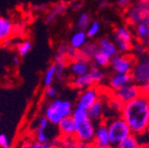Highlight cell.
<instances>
[{"instance_id":"cell-8","label":"cell","mask_w":149,"mask_h":148,"mask_svg":"<svg viewBox=\"0 0 149 148\" xmlns=\"http://www.w3.org/2000/svg\"><path fill=\"white\" fill-rule=\"evenodd\" d=\"M100 97V89L98 88V86H93V87L87 88L85 90L80 91L79 95H78L77 102H76V106L74 107L88 111L89 108H90Z\"/></svg>"},{"instance_id":"cell-13","label":"cell","mask_w":149,"mask_h":148,"mask_svg":"<svg viewBox=\"0 0 149 148\" xmlns=\"http://www.w3.org/2000/svg\"><path fill=\"white\" fill-rule=\"evenodd\" d=\"M130 82H133L132 81V76L130 75L111 73L107 78L106 85H107L110 92H113V91H116L118 89H120V88H122L123 86L127 85Z\"/></svg>"},{"instance_id":"cell-46","label":"cell","mask_w":149,"mask_h":148,"mask_svg":"<svg viewBox=\"0 0 149 148\" xmlns=\"http://www.w3.org/2000/svg\"><path fill=\"white\" fill-rule=\"evenodd\" d=\"M110 148H116V147H115V146H112V147H110Z\"/></svg>"},{"instance_id":"cell-40","label":"cell","mask_w":149,"mask_h":148,"mask_svg":"<svg viewBox=\"0 0 149 148\" xmlns=\"http://www.w3.org/2000/svg\"><path fill=\"white\" fill-rule=\"evenodd\" d=\"M109 5L110 4H109V2H108L107 0H100L98 6H100V8L105 9V8H108V7H109Z\"/></svg>"},{"instance_id":"cell-12","label":"cell","mask_w":149,"mask_h":148,"mask_svg":"<svg viewBox=\"0 0 149 148\" xmlns=\"http://www.w3.org/2000/svg\"><path fill=\"white\" fill-rule=\"evenodd\" d=\"M91 65H92L91 60L87 59L86 57H84L81 54L76 60H72L68 63L70 74L74 78V77H79V76H83L85 74H88L91 68Z\"/></svg>"},{"instance_id":"cell-47","label":"cell","mask_w":149,"mask_h":148,"mask_svg":"<svg viewBox=\"0 0 149 148\" xmlns=\"http://www.w3.org/2000/svg\"><path fill=\"white\" fill-rule=\"evenodd\" d=\"M147 132H148V133H149V125H148V131H147Z\"/></svg>"},{"instance_id":"cell-26","label":"cell","mask_w":149,"mask_h":148,"mask_svg":"<svg viewBox=\"0 0 149 148\" xmlns=\"http://www.w3.org/2000/svg\"><path fill=\"white\" fill-rule=\"evenodd\" d=\"M140 142L138 137L135 135H130L128 137H126L125 139H123L120 143L117 144L115 147L116 148H140Z\"/></svg>"},{"instance_id":"cell-18","label":"cell","mask_w":149,"mask_h":148,"mask_svg":"<svg viewBox=\"0 0 149 148\" xmlns=\"http://www.w3.org/2000/svg\"><path fill=\"white\" fill-rule=\"evenodd\" d=\"M58 130L60 136L62 137H74L77 132V124L72 116L66 117L58 124Z\"/></svg>"},{"instance_id":"cell-25","label":"cell","mask_w":149,"mask_h":148,"mask_svg":"<svg viewBox=\"0 0 149 148\" xmlns=\"http://www.w3.org/2000/svg\"><path fill=\"white\" fill-rule=\"evenodd\" d=\"M92 16H91L90 13L83 12L79 15L77 21H76V28L77 30H84L86 31V29L88 28V26L92 22Z\"/></svg>"},{"instance_id":"cell-10","label":"cell","mask_w":149,"mask_h":148,"mask_svg":"<svg viewBox=\"0 0 149 148\" xmlns=\"http://www.w3.org/2000/svg\"><path fill=\"white\" fill-rule=\"evenodd\" d=\"M76 124H77V132H76L74 138L79 142H92L96 126L90 118L76 123Z\"/></svg>"},{"instance_id":"cell-35","label":"cell","mask_w":149,"mask_h":148,"mask_svg":"<svg viewBox=\"0 0 149 148\" xmlns=\"http://www.w3.org/2000/svg\"><path fill=\"white\" fill-rule=\"evenodd\" d=\"M57 94H58V89H57V87H55L54 85L45 88V96H46L47 98L54 100V98H56Z\"/></svg>"},{"instance_id":"cell-19","label":"cell","mask_w":149,"mask_h":148,"mask_svg":"<svg viewBox=\"0 0 149 148\" xmlns=\"http://www.w3.org/2000/svg\"><path fill=\"white\" fill-rule=\"evenodd\" d=\"M68 9V4L65 2H58L55 5L51 7L50 13L46 16V23L47 24H53L54 22H56V20L59 17L63 16L66 13V10Z\"/></svg>"},{"instance_id":"cell-28","label":"cell","mask_w":149,"mask_h":148,"mask_svg":"<svg viewBox=\"0 0 149 148\" xmlns=\"http://www.w3.org/2000/svg\"><path fill=\"white\" fill-rule=\"evenodd\" d=\"M31 49H32V43L29 39H25L23 42L19 43L16 46L17 53L20 57H25L31 51Z\"/></svg>"},{"instance_id":"cell-37","label":"cell","mask_w":149,"mask_h":148,"mask_svg":"<svg viewBox=\"0 0 149 148\" xmlns=\"http://www.w3.org/2000/svg\"><path fill=\"white\" fill-rule=\"evenodd\" d=\"M0 146L2 148H12L9 144L8 138L4 134H0Z\"/></svg>"},{"instance_id":"cell-38","label":"cell","mask_w":149,"mask_h":148,"mask_svg":"<svg viewBox=\"0 0 149 148\" xmlns=\"http://www.w3.org/2000/svg\"><path fill=\"white\" fill-rule=\"evenodd\" d=\"M32 148H53L51 142L49 143H40V142H34L32 144Z\"/></svg>"},{"instance_id":"cell-3","label":"cell","mask_w":149,"mask_h":148,"mask_svg":"<svg viewBox=\"0 0 149 148\" xmlns=\"http://www.w3.org/2000/svg\"><path fill=\"white\" fill-rule=\"evenodd\" d=\"M130 76L132 81L141 88L142 94L149 95V52L136 57Z\"/></svg>"},{"instance_id":"cell-30","label":"cell","mask_w":149,"mask_h":148,"mask_svg":"<svg viewBox=\"0 0 149 148\" xmlns=\"http://www.w3.org/2000/svg\"><path fill=\"white\" fill-rule=\"evenodd\" d=\"M100 30H102V25H100V23L98 21H94V20H93L90 25L88 26V28L86 29L87 36L90 39L95 38L100 33Z\"/></svg>"},{"instance_id":"cell-15","label":"cell","mask_w":149,"mask_h":148,"mask_svg":"<svg viewBox=\"0 0 149 148\" xmlns=\"http://www.w3.org/2000/svg\"><path fill=\"white\" fill-rule=\"evenodd\" d=\"M98 45V50L100 53L105 54L106 56L112 59L114 58L116 55H118V49H117L116 45L114 44V42L112 40V38L108 36H102L96 40Z\"/></svg>"},{"instance_id":"cell-21","label":"cell","mask_w":149,"mask_h":148,"mask_svg":"<svg viewBox=\"0 0 149 148\" xmlns=\"http://www.w3.org/2000/svg\"><path fill=\"white\" fill-rule=\"evenodd\" d=\"M70 84L74 88V89H78V90L82 91L85 90L87 88L93 87L94 85V82H93L91 76L88 74H85L83 76H79V77H74L72 78V80L70 81Z\"/></svg>"},{"instance_id":"cell-33","label":"cell","mask_w":149,"mask_h":148,"mask_svg":"<svg viewBox=\"0 0 149 148\" xmlns=\"http://www.w3.org/2000/svg\"><path fill=\"white\" fill-rule=\"evenodd\" d=\"M79 141L74 137H62V143L58 148H78Z\"/></svg>"},{"instance_id":"cell-11","label":"cell","mask_w":149,"mask_h":148,"mask_svg":"<svg viewBox=\"0 0 149 148\" xmlns=\"http://www.w3.org/2000/svg\"><path fill=\"white\" fill-rule=\"evenodd\" d=\"M92 144L94 148H110L112 147V142L110 139L109 131H108L106 121L100 122L96 125L95 134L93 138Z\"/></svg>"},{"instance_id":"cell-20","label":"cell","mask_w":149,"mask_h":148,"mask_svg":"<svg viewBox=\"0 0 149 148\" xmlns=\"http://www.w3.org/2000/svg\"><path fill=\"white\" fill-rule=\"evenodd\" d=\"M89 37L87 36L86 31L84 30H76L72 34L70 38V46L72 48L76 49L78 51H81L82 49L84 48V46L89 42Z\"/></svg>"},{"instance_id":"cell-42","label":"cell","mask_w":149,"mask_h":148,"mask_svg":"<svg viewBox=\"0 0 149 148\" xmlns=\"http://www.w3.org/2000/svg\"><path fill=\"white\" fill-rule=\"evenodd\" d=\"M82 6H83V3H82V2L74 3V4L72 5V9H74V10H76V12H77V10H80V9L82 8Z\"/></svg>"},{"instance_id":"cell-24","label":"cell","mask_w":149,"mask_h":148,"mask_svg":"<svg viewBox=\"0 0 149 148\" xmlns=\"http://www.w3.org/2000/svg\"><path fill=\"white\" fill-rule=\"evenodd\" d=\"M98 51L100 50H98L97 42L96 40H89L80 52H81V54L84 57H86L89 60H92V58L95 56V54Z\"/></svg>"},{"instance_id":"cell-23","label":"cell","mask_w":149,"mask_h":148,"mask_svg":"<svg viewBox=\"0 0 149 148\" xmlns=\"http://www.w3.org/2000/svg\"><path fill=\"white\" fill-rule=\"evenodd\" d=\"M56 76H57V66H56L55 63H52V64L49 65V67L47 68L44 76H42V85H44V87L47 88L53 85Z\"/></svg>"},{"instance_id":"cell-14","label":"cell","mask_w":149,"mask_h":148,"mask_svg":"<svg viewBox=\"0 0 149 148\" xmlns=\"http://www.w3.org/2000/svg\"><path fill=\"white\" fill-rule=\"evenodd\" d=\"M108 106V103L102 97H100L92 106L88 109V117L93 122H102L105 121V109Z\"/></svg>"},{"instance_id":"cell-48","label":"cell","mask_w":149,"mask_h":148,"mask_svg":"<svg viewBox=\"0 0 149 148\" xmlns=\"http://www.w3.org/2000/svg\"><path fill=\"white\" fill-rule=\"evenodd\" d=\"M18 148H23V147H18Z\"/></svg>"},{"instance_id":"cell-32","label":"cell","mask_w":149,"mask_h":148,"mask_svg":"<svg viewBox=\"0 0 149 148\" xmlns=\"http://www.w3.org/2000/svg\"><path fill=\"white\" fill-rule=\"evenodd\" d=\"M123 106L124 105L122 104L120 101H118L117 98L112 96L111 92H110V100H109V102H108V107H109L110 109H112L113 111H115L116 113H118L119 115H120L121 111L123 109Z\"/></svg>"},{"instance_id":"cell-9","label":"cell","mask_w":149,"mask_h":148,"mask_svg":"<svg viewBox=\"0 0 149 148\" xmlns=\"http://www.w3.org/2000/svg\"><path fill=\"white\" fill-rule=\"evenodd\" d=\"M141 94H142L141 88L138 85H136L134 82H130L127 85L123 86V87L118 89V90L111 92L112 96L117 98L118 101H120L123 105L134 101L135 98H137V97L140 96Z\"/></svg>"},{"instance_id":"cell-34","label":"cell","mask_w":149,"mask_h":148,"mask_svg":"<svg viewBox=\"0 0 149 148\" xmlns=\"http://www.w3.org/2000/svg\"><path fill=\"white\" fill-rule=\"evenodd\" d=\"M35 137H36V142H40V143H49V142L52 141L51 138H50V136L47 135L46 131L36 130Z\"/></svg>"},{"instance_id":"cell-22","label":"cell","mask_w":149,"mask_h":148,"mask_svg":"<svg viewBox=\"0 0 149 148\" xmlns=\"http://www.w3.org/2000/svg\"><path fill=\"white\" fill-rule=\"evenodd\" d=\"M89 75L92 78L93 82H94V85L100 86L102 85L104 82L107 81L108 76L106 75V72L104 68H100V67L96 66V65H91V68L89 71Z\"/></svg>"},{"instance_id":"cell-1","label":"cell","mask_w":149,"mask_h":148,"mask_svg":"<svg viewBox=\"0 0 149 148\" xmlns=\"http://www.w3.org/2000/svg\"><path fill=\"white\" fill-rule=\"evenodd\" d=\"M120 116L130 126L132 134L139 137L148 131L149 95L141 94L123 106Z\"/></svg>"},{"instance_id":"cell-27","label":"cell","mask_w":149,"mask_h":148,"mask_svg":"<svg viewBox=\"0 0 149 148\" xmlns=\"http://www.w3.org/2000/svg\"><path fill=\"white\" fill-rule=\"evenodd\" d=\"M93 65H96V66L100 67V68H108L110 66V63H111V59H110L108 56H106L105 54L100 53V51L95 54V56L92 58L91 60Z\"/></svg>"},{"instance_id":"cell-31","label":"cell","mask_w":149,"mask_h":148,"mask_svg":"<svg viewBox=\"0 0 149 148\" xmlns=\"http://www.w3.org/2000/svg\"><path fill=\"white\" fill-rule=\"evenodd\" d=\"M72 117L74 118V122H76V123L81 122V121L86 120V119H88V118H89L88 117V111H87V110L80 109V108L74 107Z\"/></svg>"},{"instance_id":"cell-6","label":"cell","mask_w":149,"mask_h":148,"mask_svg":"<svg viewBox=\"0 0 149 148\" xmlns=\"http://www.w3.org/2000/svg\"><path fill=\"white\" fill-rule=\"evenodd\" d=\"M149 18V0H135L124 10V20L130 28Z\"/></svg>"},{"instance_id":"cell-4","label":"cell","mask_w":149,"mask_h":148,"mask_svg":"<svg viewBox=\"0 0 149 148\" xmlns=\"http://www.w3.org/2000/svg\"><path fill=\"white\" fill-rule=\"evenodd\" d=\"M112 40L116 45L118 52L121 54L132 53V49L135 42V36L132 28L127 24L118 25L113 29L111 36Z\"/></svg>"},{"instance_id":"cell-44","label":"cell","mask_w":149,"mask_h":148,"mask_svg":"<svg viewBox=\"0 0 149 148\" xmlns=\"http://www.w3.org/2000/svg\"><path fill=\"white\" fill-rule=\"evenodd\" d=\"M140 148H149V144H141Z\"/></svg>"},{"instance_id":"cell-39","label":"cell","mask_w":149,"mask_h":148,"mask_svg":"<svg viewBox=\"0 0 149 148\" xmlns=\"http://www.w3.org/2000/svg\"><path fill=\"white\" fill-rule=\"evenodd\" d=\"M78 148H94L92 142H79Z\"/></svg>"},{"instance_id":"cell-16","label":"cell","mask_w":149,"mask_h":148,"mask_svg":"<svg viewBox=\"0 0 149 148\" xmlns=\"http://www.w3.org/2000/svg\"><path fill=\"white\" fill-rule=\"evenodd\" d=\"M132 30H133L134 36H135V40L147 45L149 39V18L132 27Z\"/></svg>"},{"instance_id":"cell-2","label":"cell","mask_w":149,"mask_h":148,"mask_svg":"<svg viewBox=\"0 0 149 148\" xmlns=\"http://www.w3.org/2000/svg\"><path fill=\"white\" fill-rule=\"evenodd\" d=\"M72 103L63 98H54L49 102L45 110V117L52 125H57L66 117L72 115L74 112Z\"/></svg>"},{"instance_id":"cell-45","label":"cell","mask_w":149,"mask_h":148,"mask_svg":"<svg viewBox=\"0 0 149 148\" xmlns=\"http://www.w3.org/2000/svg\"><path fill=\"white\" fill-rule=\"evenodd\" d=\"M147 46H148V49H149V39H148V43H147Z\"/></svg>"},{"instance_id":"cell-41","label":"cell","mask_w":149,"mask_h":148,"mask_svg":"<svg viewBox=\"0 0 149 148\" xmlns=\"http://www.w3.org/2000/svg\"><path fill=\"white\" fill-rule=\"evenodd\" d=\"M12 45H13V40H12V38L6 39V40H4V42L2 43V46L4 47L5 49H9V48H10V47H12Z\"/></svg>"},{"instance_id":"cell-36","label":"cell","mask_w":149,"mask_h":148,"mask_svg":"<svg viewBox=\"0 0 149 148\" xmlns=\"http://www.w3.org/2000/svg\"><path fill=\"white\" fill-rule=\"evenodd\" d=\"M134 2H135V0H117L116 5L118 6V8L125 10V9H127Z\"/></svg>"},{"instance_id":"cell-17","label":"cell","mask_w":149,"mask_h":148,"mask_svg":"<svg viewBox=\"0 0 149 148\" xmlns=\"http://www.w3.org/2000/svg\"><path fill=\"white\" fill-rule=\"evenodd\" d=\"M15 33V24L8 18L0 16V45L6 39L10 38Z\"/></svg>"},{"instance_id":"cell-29","label":"cell","mask_w":149,"mask_h":148,"mask_svg":"<svg viewBox=\"0 0 149 148\" xmlns=\"http://www.w3.org/2000/svg\"><path fill=\"white\" fill-rule=\"evenodd\" d=\"M147 52H149V49L146 44L138 42V40H135V42H134L133 49H132V54H133L135 57L142 56V55H144V54H146Z\"/></svg>"},{"instance_id":"cell-7","label":"cell","mask_w":149,"mask_h":148,"mask_svg":"<svg viewBox=\"0 0 149 148\" xmlns=\"http://www.w3.org/2000/svg\"><path fill=\"white\" fill-rule=\"evenodd\" d=\"M136 57L132 53L130 54H121L119 53L114 58L111 59L109 68L111 73L114 74H124L130 75L134 68Z\"/></svg>"},{"instance_id":"cell-5","label":"cell","mask_w":149,"mask_h":148,"mask_svg":"<svg viewBox=\"0 0 149 148\" xmlns=\"http://www.w3.org/2000/svg\"><path fill=\"white\" fill-rule=\"evenodd\" d=\"M106 124H107L108 131H109L112 146H116L122 140L125 139L126 137L132 135L130 126L120 115L113 116L110 119H107Z\"/></svg>"},{"instance_id":"cell-43","label":"cell","mask_w":149,"mask_h":148,"mask_svg":"<svg viewBox=\"0 0 149 148\" xmlns=\"http://www.w3.org/2000/svg\"><path fill=\"white\" fill-rule=\"evenodd\" d=\"M13 62H14L15 64H19V63H20V56H16V57H14Z\"/></svg>"}]
</instances>
